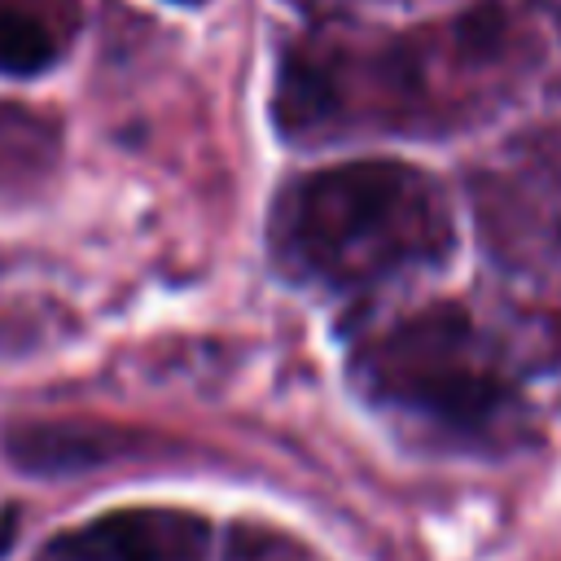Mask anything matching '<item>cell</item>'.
<instances>
[{
  "instance_id": "cell-1",
  "label": "cell",
  "mask_w": 561,
  "mask_h": 561,
  "mask_svg": "<svg viewBox=\"0 0 561 561\" xmlns=\"http://www.w3.org/2000/svg\"><path fill=\"white\" fill-rule=\"evenodd\" d=\"M535 66L504 0L412 31H311L280 48L272 123L289 145L351 136H447L500 110Z\"/></svg>"
},
{
  "instance_id": "cell-2",
  "label": "cell",
  "mask_w": 561,
  "mask_h": 561,
  "mask_svg": "<svg viewBox=\"0 0 561 561\" xmlns=\"http://www.w3.org/2000/svg\"><path fill=\"white\" fill-rule=\"evenodd\" d=\"M267 245L285 276L359 294L443 267L456 219L443 184L399 158H351L280 184Z\"/></svg>"
},
{
  "instance_id": "cell-3",
  "label": "cell",
  "mask_w": 561,
  "mask_h": 561,
  "mask_svg": "<svg viewBox=\"0 0 561 561\" xmlns=\"http://www.w3.org/2000/svg\"><path fill=\"white\" fill-rule=\"evenodd\" d=\"M359 390L438 443L513 447L526 403L500 342L456 302L416 307L355 351Z\"/></svg>"
},
{
  "instance_id": "cell-4",
  "label": "cell",
  "mask_w": 561,
  "mask_h": 561,
  "mask_svg": "<svg viewBox=\"0 0 561 561\" xmlns=\"http://www.w3.org/2000/svg\"><path fill=\"white\" fill-rule=\"evenodd\" d=\"M210 526L184 508H118L53 543L48 561H206Z\"/></svg>"
},
{
  "instance_id": "cell-5",
  "label": "cell",
  "mask_w": 561,
  "mask_h": 561,
  "mask_svg": "<svg viewBox=\"0 0 561 561\" xmlns=\"http://www.w3.org/2000/svg\"><path fill=\"white\" fill-rule=\"evenodd\" d=\"M4 451L13 465L31 473H66L105 465L118 451H127V434H114L105 425H79V421H53V425H13L4 434Z\"/></svg>"
},
{
  "instance_id": "cell-6",
  "label": "cell",
  "mask_w": 561,
  "mask_h": 561,
  "mask_svg": "<svg viewBox=\"0 0 561 561\" xmlns=\"http://www.w3.org/2000/svg\"><path fill=\"white\" fill-rule=\"evenodd\" d=\"M57 162V123L26 105L0 101V193L39 184Z\"/></svg>"
},
{
  "instance_id": "cell-7",
  "label": "cell",
  "mask_w": 561,
  "mask_h": 561,
  "mask_svg": "<svg viewBox=\"0 0 561 561\" xmlns=\"http://www.w3.org/2000/svg\"><path fill=\"white\" fill-rule=\"evenodd\" d=\"M61 61V35L35 4L0 0V79H39Z\"/></svg>"
},
{
  "instance_id": "cell-8",
  "label": "cell",
  "mask_w": 561,
  "mask_h": 561,
  "mask_svg": "<svg viewBox=\"0 0 561 561\" xmlns=\"http://www.w3.org/2000/svg\"><path fill=\"white\" fill-rule=\"evenodd\" d=\"M171 4H184V9H193V4H206V0H171Z\"/></svg>"
}]
</instances>
